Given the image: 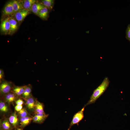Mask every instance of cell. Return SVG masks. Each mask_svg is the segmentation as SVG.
Instances as JSON below:
<instances>
[{
  "instance_id": "2e32d148",
  "label": "cell",
  "mask_w": 130,
  "mask_h": 130,
  "mask_svg": "<svg viewBox=\"0 0 130 130\" xmlns=\"http://www.w3.org/2000/svg\"><path fill=\"white\" fill-rule=\"evenodd\" d=\"M40 3L49 10H51L52 9L53 7L54 0H43L41 1Z\"/></svg>"
},
{
  "instance_id": "52a82bcc",
  "label": "cell",
  "mask_w": 130,
  "mask_h": 130,
  "mask_svg": "<svg viewBox=\"0 0 130 130\" xmlns=\"http://www.w3.org/2000/svg\"><path fill=\"white\" fill-rule=\"evenodd\" d=\"M12 1L13 9V15H14L16 12L24 8L23 7L22 1L13 0Z\"/></svg>"
},
{
  "instance_id": "4316f807",
  "label": "cell",
  "mask_w": 130,
  "mask_h": 130,
  "mask_svg": "<svg viewBox=\"0 0 130 130\" xmlns=\"http://www.w3.org/2000/svg\"><path fill=\"white\" fill-rule=\"evenodd\" d=\"M22 105H17L15 106V110L17 111H19L22 109Z\"/></svg>"
},
{
  "instance_id": "7a4b0ae2",
  "label": "cell",
  "mask_w": 130,
  "mask_h": 130,
  "mask_svg": "<svg viewBox=\"0 0 130 130\" xmlns=\"http://www.w3.org/2000/svg\"><path fill=\"white\" fill-rule=\"evenodd\" d=\"M14 86L13 83L4 79L0 81V92L1 94L6 95L12 91Z\"/></svg>"
},
{
  "instance_id": "44dd1931",
  "label": "cell",
  "mask_w": 130,
  "mask_h": 130,
  "mask_svg": "<svg viewBox=\"0 0 130 130\" xmlns=\"http://www.w3.org/2000/svg\"><path fill=\"white\" fill-rule=\"evenodd\" d=\"M32 118V120L33 122L39 123H43L45 120L40 117L36 115H35Z\"/></svg>"
},
{
  "instance_id": "ba28073f",
  "label": "cell",
  "mask_w": 130,
  "mask_h": 130,
  "mask_svg": "<svg viewBox=\"0 0 130 130\" xmlns=\"http://www.w3.org/2000/svg\"><path fill=\"white\" fill-rule=\"evenodd\" d=\"M37 1L35 0H25L22 1V4L24 9L30 12L33 4Z\"/></svg>"
},
{
  "instance_id": "3957f363",
  "label": "cell",
  "mask_w": 130,
  "mask_h": 130,
  "mask_svg": "<svg viewBox=\"0 0 130 130\" xmlns=\"http://www.w3.org/2000/svg\"><path fill=\"white\" fill-rule=\"evenodd\" d=\"M84 106L79 111L75 113L73 116L70 124L69 129H70L71 127L74 125H78L79 122L84 118V111L85 107Z\"/></svg>"
},
{
  "instance_id": "603a6c76",
  "label": "cell",
  "mask_w": 130,
  "mask_h": 130,
  "mask_svg": "<svg viewBox=\"0 0 130 130\" xmlns=\"http://www.w3.org/2000/svg\"><path fill=\"white\" fill-rule=\"evenodd\" d=\"M19 114L21 117L28 116V113L26 110L24 108H22L18 111Z\"/></svg>"
},
{
  "instance_id": "8992f818",
  "label": "cell",
  "mask_w": 130,
  "mask_h": 130,
  "mask_svg": "<svg viewBox=\"0 0 130 130\" xmlns=\"http://www.w3.org/2000/svg\"><path fill=\"white\" fill-rule=\"evenodd\" d=\"M0 27L2 32L5 33H10V25L8 17L2 22Z\"/></svg>"
},
{
  "instance_id": "ac0fdd59",
  "label": "cell",
  "mask_w": 130,
  "mask_h": 130,
  "mask_svg": "<svg viewBox=\"0 0 130 130\" xmlns=\"http://www.w3.org/2000/svg\"><path fill=\"white\" fill-rule=\"evenodd\" d=\"M35 109L36 113H45L44 110L43 104L38 101H36V102Z\"/></svg>"
},
{
  "instance_id": "ffe728a7",
  "label": "cell",
  "mask_w": 130,
  "mask_h": 130,
  "mask_svg": "<svg viewBox=\"0 0 130 130\" xmlns=\"http://www.w3.org/2000/svg\"><path fill=\"white\" fill-rule=\"evenodd\" d=\"M10 123L8 120L6 119L3 121L1 124L2 128L4 130H9L11 128Z\"/></svg>"
},
{
  "instance_id": "6da1fadb",
  "label": "cell",
  "mask_w": 130,
  "mask_h": 130,
  "mask_svg": "<svg viewBox=\"0 0 130 130\" xmlns=\"http://www.w3.org/2000/svg\"><path fill=\"white\" fill-rule=\"evenodd\" d=\"M109 83L110 81L108 77L105 78L101 83L94 91L90 99L84 106L94 103L106 90Z\"/></svg>"
},
{
  "instance_id": "cb8c5ba5",
  "label": "cell",
  "mask_w": 130,
  "mask_h": 130,
  "mask_svg": "<svg viewBox=\"0 0 130 130\" xmlns=\"http://www.w3.org/2000/svg\"><path fill=\"white\" fill-rule=\"evenodd\" d=\"M126 37L127 40L130 41V24L128 25L126 29Z\"/></svg>"
},
{
  "instance_id": "4fadbf2b",
  "label": "cell",
  "mask_w": 130,
  "mask_h": 130,
  "mask_svg": "<svg viewBox=\"0 0 130 130\" xmlns=\"http://www.w3.org/2000/svg\"><path fill=\"white\" fill-rule=\"evenodd\" d=\"M32 89V86L30 84L25 86L23 93L22 95L24 98L26 99L31 96Z\"/></svg>"
},
{
  "instance_id": "9c48e42d",
  "label": "cell",
  "mask_w": 130,
  "mask_h": 130,
  "mask_svg": "<svg viewBox=\"0 0 130 130\" xmlns=\"http://www.w3.org/2000/svg\"><path fill=\"white\" fill-rule=\"evenodd\" d=\"M44 7L40 3L38 2L37 1L33 5L31 9V11L38 15L40 11Z\"/></svg>"
},
{
  "instance_id": "30bf717a",
  "label": "cell",
  "mask_w": 130,
  "mask_h": 130,
  "mask_svg": "<svg viewBox=\"0 0 130 130\" xmlns=\"http://www.w3.org/2000/svg\"><path fill=\"white\" fill-rule=\"evenodd\" d=\"M36 102L31 96L26 99V105L27 108L30 110L32 111L35 109Z\"/></svg>"
},
{
  "instance_id": "484cf974",
  "label": "cell",
  "mask_w": 130,
  "mask_h": 130,
  "mask_svg": "<svg viewBox=\"0 0 130 130\" xmlns=\"http://www.w3.org/2000/svg\"><path fill=\"white\" fill-rule=\"evenodd\" d=\"M16 103L17 105H22L24 102L21 99H19L16 101Z\"/></svg>"
},
{
  "instance_id": "7c38bea8",
  "label": "cell",
  "mask_w": 130,
  "mask_h": 130,
  "mask_svg": "<svg viewBox=\"0 0 130 130\" xmlns=\"http://www.w3.org/2000/svg\"><path fill=\"white\" fill-rule=\"evenodd\" d=\"M25 86H14L12 90V92L18 96H20L23 94Z\"/></svg>"
},
{
  "instance_id": "e0dca14e",
  "label": "cell",
  "mask_w": 130,
  "mask_h": 130,
  "mask_svg": "<svg viewBox=\"0 0 130 130\" xmlns=\"http://www.w3.org/2000/svg\"><path fill=\"white\" fill-rule=\"evenodd\" d=\"M32 120V117L28 116L21 117L20 119L21 126L22 127H25L28 125Z\"/></svg>"
},
{
  "instance_id": "5bb4252c",
  "label": "cell",
  "mask_w": 130,
  "mask_h": 130,
  "mask_svg": "<svg viewBox=\"0 0 130 130\" xmlns=\"http://www.w3.org/2000/svg\"><path fill=\"white\" fill-rule=\"evenodd\" d=\"M49 9L44 7L39 12L38 16L43 20L47 19L48 16Z\"/></svg>"
},
{
  "instance_id": "f1b7e54d",
  "label": "cell",
  "mask_w": 130,
  "mask_h": 130,
  "mask_svg": "<svg viewBox=\"0 0 130 130\" xmlns=\"http://www.w3.org/2000/svg\"><path fill=\"white\" fill-rule=\"evenodd\" d=\"M67 130H70L69 129H68Z\"/></svg>"
},
{
  "instance_id": "d6986e66",
  "label": "cell",
  "mask_w": 130,
  "mask_h": 130,
  "mask_svg": "<svg viewBox=\"0 0 130 130\" xmlns=\"http://www.w3.org/2000/svg\"><path fill=\"white\" fill-rule=\"evenodd\" d=\"M16 96L13 92H10L5 95V98L6 101L9 103L14 101L15 99Z\"/></svg>"
},
{
  "instance_id": "9a60e30c",
  "label": "cell",
  "mask_w": 130,
  "mask_h": 130,
  "mask_svg": "<svg viewBox=\"0 0 130 130\" xmlns=\"http://www.w3.org/2000/svg\"><path fill=\"white\" fill-rule=\"evenodd\" d=\"M10 123L14 127H15L18 124V119L15 112L13 113L9 118Z\"/></svg>"
},
{
  "instance_id": "8fae6325",
  "label": "cell",
  "mask_w": 130,
  "mask_h": 130,
  "mask_svg": "<svg viewBox=\"0 0 130 130\" xmlns=\"http://www.w3.org/2000/svg\"><path fill=\"white\" fill-rule=\"evenodd\" d=\"M8 17L10 25V33L14 32L17 29V23L16 20L13 17L9 16Z\"/></svg>"
},
{
  "instance_id": "5b68a950",
  "label": "cell",
  "mask_w": 130,
  "mask_h": 130,
  "mask_svg": "<svg viewBox=\"0 0 130 130\" xmlns=\"http://www.w3.org/2000/svg\"><path fill=\"white\" fill-rule=\"evenodd\" d=\"M2 11L3 15H13L14 11L12 1L8 2L6 4Z\"/></svg>"
},
{
  "instance_id": "83f0119b",
  "label": "cell",
  "mask_w": 130,
  "mask_h": 130,
  "mask_svg": "<svg viewBox=\"0 0 130 130\" xmlns=\"http://www.w3.org/2000/svg\"><path fill=\"white\" fill-rule=\"evenodd\" d=\"M17 130H22L20 128H18L17 129Z\"/></svg>"
},
{
  "instance_id": "d4e9b609",
  "label": "cell",
  "mask_w": 130,
  "mask_h": 130,
  "mask_svg": "<svg viewBox=\"0 0 130 130\" xmlns=\"http://www.w3.org/2000/svg\"><path fill=\"white\" fill-rule=\"evenodd\" d=\"M4 73L3 70L1 69H0V81L4 79Z\"/></svg>"
},
{
  "instance_id": "7402d4cb",
  "label": "cell",
  "mask_w": 130,
  "mask_h": 130,
  "mask_svg": "<svg viewBox=\"0 0 130 130\" xmlns=\"http://www.w3.org/2000/svg\"><path fill=\"white\" fill-rule=\"evenodd\" d=\"M0 110L1 111L6 112L8 111V108L4 102L0 101Z\"/></svg>"
},
{
  "instance_id": "277c9868",
  "label": "cell",
  "mask_w": 130,
  "mask_h": 130,
  "mask_svg": "<svg viewBox=\"0 0 130 130\" xmlns=\"http://www.w3.org/2000/svg\"><path fill=\"white\" fill-rule=\"evenodd\" d=\"M30 13L27 10L24 9L16 12L14 15L15 19L19 22L20 23L24 20Z\"/></svg>"
}]
</instances>
